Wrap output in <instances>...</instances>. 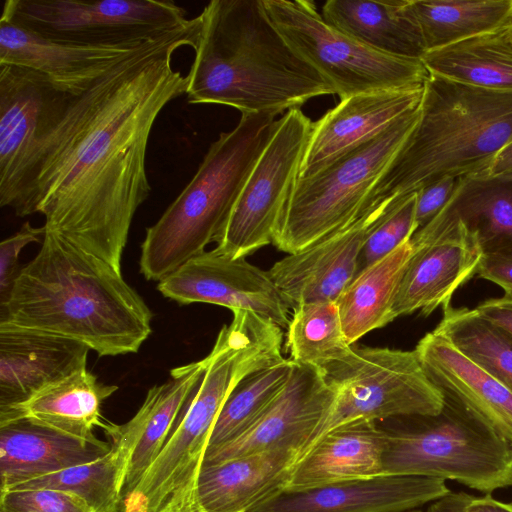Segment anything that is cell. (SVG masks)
I'll list each match as a JSON object with an SVG mask.
<instances>
[{"mask_svg": "<svg viewBox=\"0 0 512 512\" xmlns=\"http://www.w3.org/2000/svg\"><path fill=\"white\" fill-rule=\"evenodd\" d=\"M200 16L69 89L38 144L14 213L44 216L55 233L121 271L133 218L151 192L147 147L154 123L186 94L177 50L195 48Z\"/></svg>", "mask_w": 512, "mask_h": 512, "instance_id": "obj_1", "label": "cell"}, {"mask_svg": "<svg viewBox=\"0 0 512 512\" xmlns=\"http://www.w3.org/2000/svg\"><path fill=\"white\" fill-rule=\"evenodd\" d=\"M0 321L82 342L101 357L136 353L152 332V312L122 272L48 231Z\"/></svg>", "mask_w": 512, "mask_h": 512, "instance_id": "obj_2", "label": "cell"}, {"mask_svg": "<svg viewBox=\"0 0 512 512\" xmlns=\"http://www.w3.org/2000/svg\"><path fill=\"white\" fill-rule=\"evenodd\" d=\"M200 18L195 57L187 74L190 104L277 115L312 98L335 94L283 38L264 0H213Z\"/></svg>", "mask_w": 512, "mask_h": 512, "instance_id": "obj_3", "label": "cell"}, {"mask_svg": "<svg viewBox=\"0 0 512 512\" xmlns=\"http://www.w3.org/2000/svg\"><path fill=\"white\" fill-rule=\"evenodd\" d=\"M429 74L418 122L359 215L442 178L476 174L512 141V91Z\"/></svg>", "mask_w": 512, "mask_h": 512, "instance_id": "obj_4", "label": "cell"}, {"mask_svg": "<svg viewBox=\"0 0 512 512\" xmlns=\"http://www.w3.org/2000/svg\"><path fill=\"white\" fill-rule=\"evenodd\" d=\"M271 113H245L211 143L196 173L146 229L140 273L161 281L218 240L248 176L269 142L277 120Z\"/></svg>", "mask_w": 512, "mask_h": 512, "instance_id": "obj_5", "label": "cell"}, {"mask_svg": "<svg viewBox=\"0 0 512 512\" xmlns=\"http://www.w3.org/2000/svg\"><path fill=\"white\" fill-rule=\"evenodd\" d=\"M436 415L384 427L383 475L453 480L484 494L512 486V445L444 395Z\"/></svg>", "mask_w": 512, "mask_h": 512, "instance_id": "obj_6", "label": "cell"}, {"mask_svg": "<svg viewBox=\"0 0 512 512\" xmlns=\"http://www.w3.org/2000/svg\"><path fill=\"white\" fill-rule=\"evenodd\" d=\"M419 115L420 105L315 175L298 178L273 245L292 254L357 218L372 188L414 130Z\"/></svg>", "mask_w": 512, "mask_h": 512, "instance_id": "obj_7", "label": "cell"}, {"mask_svg": "<svg viewBox=\"0 0 512 512\" xmlns=\"http://www.w3.org/2000/svg\"><path fill=\"white\" fill-rule=\"evenodd\" d=\"M323 373L336 397L299 460L325 434L342 425L436 415L444 406V394L427 376L415 350L353 347L345 360Z\"/></svg>", "mask_w": 512, "mask_h": 512, "instance_id": "obj_8", "label": "cell"}, {"mask_svg": "<svg viewBox=\"0 0 512 512\" xmlns=\"http://www.w3.org/2000/svg\"><path fill=\"white\" fill-rule=\"evenodd\" d=\"M267 14L291 48L317 70L341 99L386 89L423 86L421 59L376 51L328 24L307 0H264Z\"/></svg>", "mask_w": 512, "mask_h": 512, "instance_id": "obj_9", "label": "cell"}, {"mask_svg": "<svg viewBox=\"0 0 512 512\" xmlns=\"http://www.w3.org/2000/svg\"><path fill=\"white\" fill-rule=\"evenodd\" d=\"M1 19L54 41L108 45L148 41L189 18L170 0H6Z\"/></svg>", "mask_w": 512, "mask_h": 512, "instance_id": "obj_10", "label": "cell"}, {"mask_svg": "<svg viewBox=\"0 0 512 512\" xmlns=\"http://www.w3.org/2000/svg\"><path fill=\"white\" fill-rule=\"evenodd\" d=\"M313 122L300 108L277 120L215 249L231 258H246L273 244L281 217L298 180Z\"/></svg>", "mask_w": 512, "mask_h": 512, "instance_id": "obj_11", "label": "cell"}, {"mask_svg": "<svg viewBox=\"0 0 512 512\" xmlns=\"http://www.w3.org/2000/svg\"><path fill=\"white\" fill-rule=\"evenodd\" d=\"M414 254L393 308L395 319L419 311L445 310L453 294L477 274L484 257L480 242L461 221L436 217L411 237Z\"/></svg>", "mask_w": 512, "mask_h": 512, "instance_id": "obj_12", "label": "cell"}, {"mask_svg": "<svg viewBox=\"0 0 512 512\" xmlns=\"http://www.w3.org/2000/svg\"><path fill=\"white\" fill-rule=\"evenodd\" d=\"M158 291L180 305L209 303L248 310L282 329L293 305L264 271L245 258H231L215 248L205 251L158 282Z\"/></svg>", "mask_w": 512, "mask_h": 512, "instance_id": "obj_13", "label": "cell"}, {"mask_svg": "<svg viewBox=\"0 0 512 512\" xmlns=\"http://www.w3.org/2000/svg\"><path fill=\"white\" fill-rule=\"evenodd\" d=\"M335 397L322 370L295 363L286 386L260 417L240 436L206 455L203 465L273 449L296 450L300 458Z\"/></svg>", "mask_w": 512, "mask_h": 512, "instance_id": "obj_14", "label": "cell"}, {"mask_svg": "<svg viewBox=\"0 0 512 512\" xmlns=\"http://www.w3.org/2000/svg\"><path fill=\"white\" fill-rule=\"evenodd\" d=\"M390 205L361 214L273 264L268 274L293 307L304 302L338 300L357 274L362 249Z\"/></svg>", "mask_w": 512, "mask_h": 512, "instance_id": "obj_15", "label": "cell"}, {"mask_svg": "<svg viewBox=\"0 0 512 512\" xmlns=\"http://www.w3.org/2000/svg\"><path fill=\"white\" fill-rule=\"evenodd\" d=\"M55 82L29 69L0 65V206L14 209L48 122Z\"/></svg>", "mask_w": 512, "mask_h": 512, "instance_id": "obj_16", "label": "cell"}, {"mask_svg": "<svg viewBox=\"0 0 512 512\" xmlns=\"http://www.w3.org/2000/svg\"><path fill=\"white\" fill-rule=\"evenodd\" d=\"M423 91L424 85L365 92L341 99L313 122L298 178L315 175L385 132L420 105Z\"/></svg>", "mask_w": 512, "mask_h": 512, "instance_id": "obj_17", "label": "cell"}, {"mask_svg": "<svg viewBox=\"0 0 512 512\" xmlns=\"http://www.w3.org/2000/svg\"><path fill=\"white\" fill-rule=\"evenodd\" d=\"M90 351L82 342L0 321V417L86 368Z\"/></svg>", "mask_w": 512, "mask_h": 512, "instance_id": "obj_18", "label": "cell"}, {"mask_svg": "<svg viewBox=\"0 0 512 512\" xmlns=\"http://www.w3.org/2000/svg\"><path fill=\"white\" fill-rule=\"evenodd\" d=\"M450 492L441 478L380 475L282 491L250 512H405Z\"/></svg>", "mask_w": 512, "mask_h": 512, "instance_id": "obj_19", "label": "cell"}, {"mask_svg": "<svg viewBox=\"0 0 512 512\" xmlns=\"http://www.w3.org/2000/svg\"><path fill=\"white\" fill-rule=\"evenodd\" d=\"M429 379L512 445V391L435 328L415 347Z\"/></svg>", "mask_w": 512, "mask_h": 512, "instance_id": "obj_20", "label": "cell"}, {"mask_svg": "<svg viewBox=\"0 0 512 512\" xmlns=\"http://www.w3.org/2000/svg\"><path fill=\"white\" fill-rule=\"evenodd\" d=\"M111 443L81 439L29 418L0 423V491L107 454Z\"/></svg>", "mask_w": 512, "mask_h": 512, "instance_id": "obj_21", "label": "cell"}, {"mask_svg": "<svg viewBox=\"0 0 512 512\" xmlns=\"http://www.w3.org/2000/svg\"><path fill=\"white\" fill-rule=\"evenodd\" d=\"M298 458L296 450L273 449L202 465L200 512H250L284 490Z\"/></svg>", "mask_w": 512, "mask_h": 512, "instance_id": "obj_22", "label": "cell"}, {"mask_svg": "<svg viewBox=\"0 0 512 512\" xmlns=\"http://www.w3.org/2000/svg\"><path fill=\"white\" fill-rule=\"evenodd\" d=\"M385 431L374 421H356L325 434L295 464L283 491L383 475Z\"/></svg>", "mask_w": 512, "mask_h": 512, "instance_id": "obj_23", "label": "cell"}, {"mask_svg": "<svg viewBox=\"0 0 512 512\" xmlns=\"http://www.w3.org/2000/svg\"><path fill=\"white\" fill-rule=\"evenodd\" d=\"M148 41L108 45L66 43L0 19V65L17 66L55 81L69 82L107 71Z\"/></svg>", "mask_w": 512, "mask_h": 512, "instance_id": "obj_24", "label": "cell"}, {"mask_svg": "<svg viewBox=\"0 0 512 512\" xmlns=\"http://www.w3.org/2000/svg\"><path fill=\"white\" fill-rule=\"evenodd\" d=\"M142 428V417L138 411L124 424L108 422L104 431L112 441L107 454L94 461L26 481L8 490L58 489L80 496L93 512H120L127 468Z\"/></svg>", "mask_w": 512, "mask_h": 512, "instance_id": "obj_25", "label": "cell"}, {"mask_svg": "<svg viewBox=\"0 0 512 512\" xmlns=\"http://www.w3.org/2000/svg\"><path fill=\"white\" fill-rule=\"evenodd\" d=\"M322 16L376 51L418 59L427 51L412 0H329Z\"/></svg>", "mask_w": 512, "mask_h": 512, "instance_id": "obj_26", "label": "cell"}, {"mask_svg": "<svg viewBox=\"0 0 512 512\" xmlns=\"http://www.w3.org/2000/svg\"><path fill=\"white\" fill-rule=\"evenodd\" d=\"M118 387L98 380L83 368L32 396L13 412L0 417V423L29 418L81 439L97 438L93 429H105L101 405Z\"/></svg>", "mask_w": 512, "mask_h": 512, "instance_id": "obj_27", "label": "cell"}, {"mask_svg": "<svg viewBox=\"0 0 512 512\" xmlns=\"http://www.w3.org/2000/svg\"><path fill=\"white\" fill-rule=\"evenodd\" d=\"M414 250L410 237L358 272L344 289L336 302L349 344L395 319V299Z\"/></svg>", "mask_w": 512, "mask_h": 512, "instance_id": "obj_28", "label": "cell"}, {"mask_svg": "<svg viewBox=\"0 0 512 512\" xmlns=\"http://www.w3.org/2000/svg\"><path fill=\"white\" fill-rule=\"evenodd\" d=\"M436 217L461 221L475 233L484 255L512 258V176L460 177Z\"/></svg>", "mask_w": 512, "mask_h": 512, "instance_id": "obj_29", "label": "cell"}, {"mask_svg": "<svg viewBox=\"0 0 512 512\" xmlns=\"http://www.w3.org/2000/svg\"><path fill=\"white\" fill-rule=\"evenodd\" d=\"M421 60L431 74L487 89L512 91L511 20L492 30L427 50Z\"/></svg>", "mask_w": 512, "mask_h": 512, "instance_id": "obj_30", "label": "cell"}, {"mask_svg": "<svg viewBox=\"0 0 512 512\" xmlns=\"http://www.w3.org/2000/svg\"><path fill=\"white\" fill-rule=\"evenodd\" d=\"M207 366L206 357L170 371V378L151 387L138 409L142 417L141 436L127 468L122 499L138 484L156 459L188 399L202 379Z\"/></svg>", "mask_w": 512, "mask_h": 512, "instance_id": "obj_31", "label": "cell"}, {"mask_svg": "<svg viewBox=\"0 0 512 512\" xmlns=\"http://www.w3.org/2000/svg\"><path fill=\"white\" fill-rule=\"evenodd\" d=\"M427 50L492 30L512 18V0H412Z\"/></svg>", "mask_w": 512, "mask_h": 512, "instance_id": "obj_32", "label": "cell"}, {"mask_svg": "<svg viewBox=\"0 0 512 512\" xmlns=\"http://www.w3.org/2000/svg\"><path fill=\"white\" fill-rule=\"evenodd\" d=\"M285 347L294 363L322 371L345 360L353 346L345 337L337 302L295 305L287 326Z\"/></svg>", "mask_w": 512, "mask_h": 512, "instance_id": "obj_33", "label": "cell"}, {"mask_svg": "<svg viewBox=\"0 0 512 512\" xmlns=\"http://www.w3.org/2000/svg\"><path fill=\"white\" fill-rule=\"evenodd\" d=\"M294 364L283 358L235 388L217 417L205 456L240 436L260 417L286 386Z\"/></svg>", "mask_w": 512, "mask_h": 512, "instance_id": "obj_34", "label": "cell"}, {"mask_svg": "<svg viewBox=\"0 0 512 512\" xmlns=\"http://www.w3.org/2000/svg\"><path fill=\"white\" fill-rule=\"evenodd\" d=\"M436 328L512 391V336L480 317L475 309L451 305L443 310Z\"/></svg>", "mask_w": 512, "mask_h": 512, "instance_id": "obj_35", "label": "cell"}, {"mask_svg": "<svg viewBox=\"0 0 512 512\" xmlns=\"http://www.w3.org/2000/svg\"><path fill=\"white\" fill-rule=\"evenodd\" d=\"M417 195L418 192H413L391 202L362 249L357 273L391 253L416 232Z\"/></svg>", "mask_w": 512, "mask_h": 512, "instance_id": "obj_36", "label": "cell"}, {"mask_svg": "<svg viewBox=\"0 0 512 512\" xmlns=\"http://www.w3.org/2000/svg\"><path fill=\"white\" fill-rule=\"evenodd\" d=\"M0 512H93L80 496L50 488L0 491Z\"/></svg>", "mask_w": 512, "mask_h": 512, "instance_id": "obj_37", "label": "cell"}, {"mask_svg": "<svg viewBox=\"0 0 512 512\" xmlns=\"http://www.w3.org/2000/svg\"><path fill=\"white\" fill-rule=\"evenodd\" d=\"M45 227H33L28 221L20 229L0 243V307L13 289L20 273L19 255L28 244L38 242L44 236Z\"/></svg>", "mask_w": 512, "mask_h": 512, "instance_id": "obj_38", "label": "cell"}, {"mask_svg": "<svg viewBox=\"0 0 512 512\" xmlns=\"http://www.w3.org/2000/svg\"><path fill=\"white\" fill-rule=\"evenodd\" d=\"M459 178L445 177L417 191L415 213L417 230L425 226L440 212L453 193Z\"/></svg>", "mask_w": 512, "mask_h": 512, "instance_id": "obj_39", "label": "cell"}, {"mask_svg": "<svg viewBox=\"0 0 512 512\" xmlns=\"http://www.w3.org/2000/svg\"><path fill=\"white\" fill-rule=\"evenodd\" d=\"M476 275L501 287L503 297L512 300V258L484 255Z\"/></svg>", "mask_w": 512, "mask_h": 512, "instance_id": "obj_40", "label": "cell"}, {"mask_svg": "<svg viewBox=\"0 0 512 512\" xmlns=\"http://www.w3.org/2000/svg\"><path fill=\"white\" fill-rule=\"evenodd\" d=\"M474 309L480 317L512 336V300L490 298Z\"/></svg>", "mask_w": 512, "mask_h": 512, "instance_id": "obj_41", "label": "cell"}, {"mask_svg": "<svg viewBox=\"0 0 512 512\" xmlns=\"http://www.w3.org/2000/svg\"><path fill=\"white\" fill-rule=\"evenodd\" d=\"M476 174L487 177L512 176V141L505 145L482 171Z\"/></svg>", "mask_w": 512, "mask_h": 512, "instance_id": "obj_42", "label": "cell"}, {"mask_svg": "<svg viewBox=\"0 0 512 512\" xmlns=\"http://www.w3.org/2000/svg\"><path fill=\"white\" fill-rule=\"evenodd\" d=\"M471 497L466 492H450L446 496L431 502L426 512H465V507Z\"/></svg>", "mask_w": 512, "mask_h": 512, "instance_id": "obj_43", "label": "cell"}, {"mask_svg": "<svg viewBox=\"0 0 512 512\" xmlns=\"http://www.w3.org/2000/svg\"><path fill=\"white\" fill-rule=\"evenodd\" d=\"M465 512H512V502L499 501L491 494H485L482 497L471 495Z\"/></svg>", "mask_w": 512, "mask_h": 512, "instance_id": "obj_44", "label": "cell"}, {"mask_svg": "<svg viewBox=\"0 0 512 512\" xmlns=\"http://www.w3.org/2000/svg\"><path fill=\"white\" fill-rule=\"evenodd\" d=\"M405 512H421V511H418V510H410V511H405Z\"/></svg>", "mask_w": 512, "mask_h": 512, "instance_id": "obj_45", "label": "cell"}, {"mask_svg": "<svg viewBox=\"0 0 512 512\" xmlns=\"http://www.w3.org/2000/svg\"><path fill=\"white\" fill-rule=\"evenodd\" d=\"M511 24H512V18H511Z\"/></svg>", "mask_w": 512, "mask_h": 512, "instance_id": "obj_46", "label": "cell"}]
</instances>
